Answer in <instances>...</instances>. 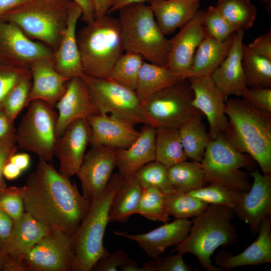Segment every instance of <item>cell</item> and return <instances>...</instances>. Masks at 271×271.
I'll return each mask as SVG.
<instances>
[{
  "label": "cell",
  "instance_id": "obj_11",
  "mask_svg": "<svg viewBox=\"0 0 271 271\" xmlns=\"http://www.w3.org/2000/svg\"><path fill=\"white\" fill-rule=\"evenodd\" d=\"M193 92L187 78L164 88L143 105L150 125L155 128H179L191 118L200 115L192 105Z\"/></svg>",
  "mask_w": 271,
  "mask_h": 271
},
{
  "label": "cell",
  "instance_id": "obj_24",
  "mask_svg": "<svg viewBox=\"0 0 271 271\" xmlns=\"http://www.w3.org/2000/svg\"><path fill=\"white\" fill-rule=\"evenodd\" d=\"M29 69L32 75L29 104L33 100H40L54 107L65 93L69 80L55 70L52 59L37 60Z\"/></svg>",
  "mask_w": 271,
  "mask_h": 271
},
{
  "label": "cell",
  "instance_id": "obj_28",
  "mask_svg": "<svg viewBox=\"0 0 271 271\" xmlns=\"http://www.w3.org/2000/svg\"><path fill=\"white\" fill-rule=\"evenodd\" d=\"M149 3L158 26L165 36L189 22L200 6L199 3L192 0H151Z\"/></svg>",
  "mask_w": 271,
  "mask_h": 271
},
{
  "label": "cell",
  "instance_id": "obj_60",
  "mask_svg": "<svg viewBox=\"0 0 271 271\" xmlns=\"http://www.w3.org/2000/svg\"><path fill=\"white\" fill-rule=\"evenodd\" d=\"M119 270L121 271H145L142 266L141 267H139L137 262L131 259L121 265L119 267Z\"/></svg>",
  "mask_w": 271,
  "mask_h": 271
},
{
  "label": "cell",
  "instance_id": "obj_17",
  "mask_svg": "<svg viewBox=\"0 0 271 271\" xmlns=\"http://www.w3.org/2000/svg\"><path fill=\"white\" fill-rule=\"evenodd\" d=\"M187 79L194 94L192 105L206 116L210 140L224 135L228 126V118L225 111L226 99L210 77L191 76Z\"/></svg>",
  "mask_w": 271,
  "mask_h": 271
},
{
  "label": "cell",
  "instance_id": "obj_27",
  "mask_svg": "<svg viewBox=\"0 0 271 271\" xmlns=\"http://www.w3.org/2000/svg\"><path fill=\"white\" fill-rule=\"evenodd\" d=\"M156 134L155 127L145 124L129 147L116 149V167L124 179L133 176L143 166L155 160Z\"/></svg>",
  "mask_w": 271,
  "mask_h": 271
},
{
  "label": "cell",
  "instance_id": "obj_26",
  "mask_svg": "<svg viewBox=\"0 0 271 271\" xmlns=\"http://www.w3.org/2000/svg\"><path fill=\"white\" fill-rule=\"evenodd\" d=\"M51 229L25 211L14 223L7 241L1 245L12 259L24 267L23 260L25 257Z\"/></svg>",
  "mask_w": 271,
  "mask_h": 271
},
{
  "label": "cell",
  "instance_id": "obj_51",
  "mask_svg": "<svg viewBox=\"0 0 271 271\" xmlns=\"http://www.w3.org/2000/svg\"><path fill=\"white\" fill-rule=\"evenodd\" d=\"M11 140H16L14 122L9 118L2 109L0 110V143Z\"/></svg>",
  "mask_w": 271,
  "mask_h": 271
},
{
  "label": "cell",
  "instance_id": "obj_5",
  "mask_svg": "<svg viewBox=\"0 0 271 271\" xmlns=\"http://www.w3.org/2000/svg\"><path fill=\"white\" fill-rule=\"evenodd\" d=\"M76 36L83 73L108 78L124 51L117 18L107 14L95 19L82 27Z\"/></svg>",
  "mask_w": 271,
  "mask_h": 271
},
{
  "label": "cell",
  "instance_id": "obj_44",
  "mask_svg": "<svg viewBox=\"0 0 271 271\" xmlns=\"http://www.w3.org/2000/svg\"><path fill=\"white\" fill-rule=\"evenodd\" d=\"M0 209L16 222L24 213V206L19 187H6L0 191Z\"/></svg>",
  "mask_w": 271,
  "mask_h": 271
},
{
  "label": "cell",
  "instance_id": "obj_54",
  "mask_svg": "<svg viewBox=\"0 0 271 271\" xmlns=\"http://www.w3.org/2000/svg\"><path fill=\"white\" fill-rule=\"evenodd\" d=\"M0 271H25L23 266L12 259L0 244Z\"/></svg>",
  "mask_w": 271,
  "mask_h": 271
},
{
  "label": "cell",
  "instance_id": "obj_15",
  "mask_svg": "<svg viewBox=\"0 0 271 271\" xmlns=\"http://www.w3.org/2000/svg\"><path fill=\"white\" fill-rule=\"evenodd\" d=\"M205 13L198 9L193 18L170 40L166 67L182 79L188 77L195 51L206 36L203 24Z\"/></svg>",
  "mask_w": 271,
  "mask_h": 271
},
{
  "label": "cell",
  "instance_id": "obj_40",
  "mask_svg": "<svg viewBox=\"0 0 271 271\" xmlns=\"http://www.w3.org/2000/svg\"><path fill=\"white\" fill-rule=\"evenodd\" d=\"M167 169L164 165L155 160L143 166L133 176L143 189L155 187L166 195L176 191L169 182Z\"/></svg>",
  "mask_w": 271,
  "mask_h": 271
},
{
  "label": "cell",
  "instance_id": "obj_7",
  "mask_svg": "<svg viewBox=\"0 0 271 271\" xmlns=\"http://www.w3.org/2000/svg\"><path fill=\"white\" fill-rule=\"evenodd\" d=\"M118 11L124 51L166 67L170 41L161 31L150 6L145 3L133 4Z\"/></svg>",
  "mask_w": 271,
  "mask_h": 271
},
{
  "label": "cell",
  "instance_id": "obj_32",
  "mask_svg": "<svg viewBox=\"0 0 271 271\" xmlns=\"http://www.w3.org/2000/svg\"><path fill=\"white\" fill-rule=\"evenodd\" d=\"M179 133L187 159L201 162L211 141L200 115L195 116L181 125Z\"/></svg>",
  "mask_w": 271,
  "mask_h": 271
},
{
  "label": "cell",
  "instance_id": "obj_3",
  "mask_svg": "<svg viewBox=\"0 0 271 271\" xmlns=\"http://www.w3.org/2000/svg\"><path fill=\"white\" fill-rule=\"evenodd\" d=\"M234 214L233 208L209 204L194 217L188 235L172 252L194 255L208 271L223 270L212 264L210 257L218 247L227 246L236 241L237 233L231 223Z\"/></svg>",
  "mask_w": 271,
  "mask_h": 271
},
{
  "label": "cell",
  "instance_id": "obj_59",
  "mask_svg": "<svg viewBox=\"0 0 271 271\" xmlns=\"http://www.w3.org/2000/svg\"><path fill=\"white\" fill-rule=\"evenodd\" d=\"M151 0H113V4L108 12L107 14L118 11L123 7L138 3H145Z\"/></svg>",
  "mask_w": 271,
  "mask_h": 271
},
{
  "label": "cell",
  "instance_id": "obj_12",
  "mask_svg": "<svg viewBox=\"0 0 271 271\" xmlns=\"http://www.w3.org/2000/svg\"><path fill=\"white\" fill-rule=\"evenodd\" d=\"M74 259L72 236L51 228L23 260L26 271H72Z\"/></svg>",
  "mask_w": 271,
  "mask_h": 271
},
{
  "label": "cell",
  "instance_id": "obj_6",
  "mask_svg": "<svg viewBox=\"0 0 271 271\" xmlns=\"http://www.w3.org/2000/svg\"><path fill=\"white\" fill-rule=\"evenodd\" d=\"M74 4L71 0H30L1 20L14 23L29 38L44 44L54 52L66 31Z\"/></svg>",
  "mask_w": 271,
  "mask_h": 271
},
{
  "label": "cell",
  "instance_id": "obj_41",
  "mask_svg": "<svg viewBox=\"0 0 271 271\" xmlns=\"http://www.w3.org/2000/svg\"><path fill=\"white\" fill-rule=\"evenodd\" d=\"M186 193L208 204L222 205L233 209L243 193L213 183Z\"/></svg>",
  "mask_w": 271,
  "mask_h": 271
},
{
  "label": "cell",
  "instance_id": "obj_30",
  "mask_svg": "<svg viewBox=\"0 0 271 271\" xmlns=\"http://www.w3.org/2000/svg\"><path fill=\"white\" fill-rule=\"evenodd\" d=\"M181 80L166 67L145 62L139 73L135 91L143 105L157 92Z\"/></svg>",
  "mask_w": 271,
  "mask_h": 271
},
{
  "label": "cell",
  "instance_id": "obj_19",
  "mask_svg": "<svg viewBox=\"0 0 271 271\" xmlns=\"http://www.w3.org/2000/svg\"><path fill=\"white\" fill-rule=\"evenodd\" d=\"M191 225L192 221L188 219H176L145 233L131 234L119 231L113 233L135 241L149 257L154 259L168 247L182 242L188 235Z\"/></svg>",
  "mask_w": 271,
  "mask_h": 271
},
{
  "label": "cell",
  "instance_id": "obj_31",
  "mask_svg": "<svg viewBox=\"0 0 271 271\" xmlns=\"http://www.w3.org/2000/svg\"><path fill=\"white\" fill-rule=\"evenodd\" d=\"M143 188L134 176L124 180L112 199L109 212V222L124 223L136 213Z\"/></svg>",
  "mask_w": 271,
  "mask_h": 271
},
{
  "label": "cell",
  "instance_id": "obj_33",
  "mask_svg": "<svg viewBox=\"0 0 271 271\" xmlns=\"http://www.w3.org/2000/svg\"><path fill=\"white\" fill-rule=\"evenodd\" d=\"M155 138V161L168 168L187 160L178 128L158 127Z\"/></svg>",
  "mask_w": 271,
  "mask_h": 271
},
{
  "label": "cell",
  "instance_id": "obj_56",
  "mask_svg": "<svg viewBox=\"0 0 271 271\" xmlns=\"http://www.w3.org/2000/svg\"><path fill=\"white\" fill-rule=\"evenodd\" d=\"M95 8V18L99 19L108 14L113 0H92Z\"/></svg>",
  "mask_w": 271,
  "mask_h": 271
},
{
  "label": "cell",
  "instance_id": "obj_1",
  "mask_svg": "<svg viewBox=\"0 0 271 271\" xmlns=\"http://www.w3.org/2000/svg\"><path fill=\"white\" fill-rule=\"evenodd\" d=\"M40 159L35 170L19 187L25 211L45 226L73 235L86 216L90 202L75 182Z\"/></svg>",
  "mask_w": 271,
  "mask_h": 271
},
{
  "label": "cell",
  "instance_id": "obj_58",
  "mask_svg": "<svg viewBox=\"0 0 271 271\" xmlns=\"http://www.w3.org/2000/svg\"><path fill=\"white\" fill-rule=\"evenodd\" d=\"M23 171L16 165L9 161L3 169V176L8 180H13L18 178Z\"/></svg>",
  "mask_w": 271,
  "mask_h": 271
},
{
  "label": "cell",
  "instance_id": "obj_25",
  "mask_svg": "<svg viewBox=\"0 0 271 271\" xmlns=\"http://www.w3.org/2000/svg\"><path fill=\"white\" fill-rule=\"evenodd\" d=\"M270 216L261 223L257 238L241 253L233 255L222 251L215 256V262L223 270L238 266L258 265L271 262Z\"/></svg>",
  "mask_w": 271,
  "mask_h": 271
},
{
  "label": "cell",
  "instance_id": "obj_47",
  "mask_svg": "<svg viewBox=\"0 0 271 271\" xmlns=\"http://www.w3.org/2000/svg\"><path fill=\"white\" fill-rule=\"evenodd\" d=\"M29 70L0 64V110L8 93Z\"/></svg>",
  "mask_w": 271,
  "mask_h": 271
},
{
  "label": "cell",
  "instance_id": "obj_21",
  "mask_svg": "<svg viewBox=\"0 0 271 271\" xmlns=\"http://www.w3.org/2000/svg\"><path fill=\"white\" fill-rule=\"evenodd\" d=\"M87 120L90 127L91 147L127 148L140 133L134 125L109 115L97 114L89 116Z\"/></svg>",
  "mask_w": 271,
  "mask_h": 271
},
{
  "label": "cell",
  "instance_id": "obj_35",
  "mask_svg": "<svg viewBox=\"0 0 271 271\" xmlns=\"http://www.w3.org/2000/svg\"><path fill=\"white\" fill-rule=\"evenodd\" d=\"M215 7L237 31L244 32L253 25L257 10L251 0H217Z\"/></svg>",
  "mask_w": 271,
  "mask_h": 271
},
{
  "label": "cell",
  "instance_id": "obj_16",
  "mask_svg": "<svg viewBox=\"0 0 271 271\" xmlns=\"http://www.w3.org/2000/svg\"><path fill=\"white\" fill-rule=\"evenodd\" d=\"M253 183L243 193L233 208L240 220L246 223L253 234L258 233L261 222L271 214V175L257 169L250 173Z\"/></svg>",
  "mask_w": 271,
  "mask_h": 271
},
{
  "label": "cell",
  "instance_id": "obj_62",
  "mask_svg": "<svg viewBox=\"0 0 271 271\" xmlns=\"http://www.w3.org/2000/svg\"><path fill=\"white\" fill-rule=\"evenodd\" d=\"M192 1H193L194 2H197V3H199L200 0H192Z\"/></svg>",
  "mask_w": 271,
  "mask_h": 271
},
{
  "label": "cell",
  "instance_id": "obj_10",
  "mask_svg": "<svg viewBox=\"0 0 271 271\" xmlns=\"http://www.w3.org/2000/svg\"><path fill=\"white\" fill-rule=\"evenodd\" d=\"M57 117L53 106L40 100L31 101L16 131L18 147L36 154L40 159L52 161Z\"/></svg>",
  "mask_w": 271,
  "mask_h": 271
},
{
  "label": "cell",
  "instance_id": "obj_53",
  "mask_svg": "<svg viewBox=\"0 0 271 271\" xmlns=\"http://www.w3.org/2000/svg\"><path fill=\"white\" fill-rule=\"evenodd\" d=\"M76 3L82 11L81 19L86 24L93 21L95 18V8L92 0H71Z\"/></svg>",
  "mask_w": 271,
  "mask_h": 271
},
{
  "label": "cell",
  "instance_id": "obj_20",
  "mask_svg": "<svg viewBox=\"0 0 271 271\" xmlns=\"http://www.w3.org/2000/svg\"><path fill=\"white\" fill-rule=\"evenodd\" d=\"M58 109L57 138L72 122L98 114L93 104L87 85L81 77L68 80L65 93L56 104Z\"/></svg>",
  "mask_w": 271,
  "mask_h": 271
},
{
  "label": "cell",
  "instance_id": "obj_36",
  "mask_svg": "<svg viewBox=\"0 0 271 271\" xmlns=\"http://www.w3.org/2000/svg\"><path fill=\"white\" fill-rule=\"evenodd\" d=\"M242 65L247 87H271V60L243 44Z\"/></svg>",
  "mask_w": 271,
  "mask_h": 271
},
{
  "label": "cell",
  "instance_id": "obj_23",
  "mask_svg": "<svg viewBox=\"0 0 271 271\" xmlns=\"http://www.w3.org/2000/svg\"><path fill=\"white\" fill-rule=\"evenodd\" d=\"M81 15L80 8L75 3L71 11L64 34L53 54V63L55 70L68 80L81 77L84 74L76 36L77 24Z\"/></svg>",
  "mask_w": 271,
  "mask_h": 271
},
{
  "label": "cell",
  "instance_id": "obj_9",
  "mask_svg": "<svg viewBox=\"0 0 271 271\" xmlns=\"http://www.w3.org/2000/svg\"><path fill=\"white\" fill-rule=\"evenodd\" d=\"M81 77L98 114L125 120L133 125H150L135 90L108 78H96L84 74Z\"/></svg>",
  "mask_w": 271,
  "mask_h": 271
},
{
  "label": "cell",
  "instance_id": "obj_34",
  "mask_svg": "<svg viewBox=\"0 0 271 271\" xmlns=\"http://www.w3.org/2000/svg\"><path fill=\"white\" fill-rule=\"evenodd\" d=\"M169 182L177 191L188 192L207 183L200 162L185 161L167 169Z\"/></svg>",
  "mask_w": 271,
  "mask_h": 271
},
{
  "label": "cell",
  "instance_id": "obj_48",
  "mask_svg": "<svg viewBox=\"0 0 271 271\" xmlns=\"http://www.w3.org/2000/svg\"><path fill=\"white\" fill-rule=\"evenodd\" d=\"M129 259L126 252L123 250L119 249L112 253L109 252L107 255L100 258L92 270L117 271L121 265Z\"/></svg>",
  "mask_w": 271,
  "mask_h": 271
},
{
  "label": "cell",
  "instance_id": "obj_29",
  "mask_svg": "<svg viewBox=\"0 0 271 271\" xmlns=\"http://www.w3.org/2000/svg\"><path fill=\"white\" fill-rule=\"evenodd\" d=\"M234 34L223 41L206 34L195 51L188 77H210L227 56Z\"/></svg>",
  "mask_w": 271,
  "mask_h": 271
},
{
  "label": "cell",
  "instance_id": "obj_37",
  "mask_svg": "<svg viewBox=\"0 0 271 271\" xmlns=\"http://www.w3.org/2000/svg\"><path fill=\"white\" fill-rule=\"evenodd\" d=\"M165 206L169 216L188 219L202 213L208 204L186 192L175 191L165 195Z\"/></svg>",
  "mask_w": 271,
  "mask_h": 271
},
{
  "label": "cell",
  "instance_id": "obj_4",
  "mask_svg": "<svg viewBox=\"0 0 271 271\" xmlns=\"http://www.w3.org/2000/svg\"><path fill=\"white\" fill-rule=\"evenodd\" d=\"M124 180L112 174L103 192L90 203L89 209L72 235L74 259L72 271H91L96 262L109 252L103 245L109 212L115 193Z\"/></svg>",
  "mask_w": 271,
  "mask_h": 271
},
{
  "label": "cell",
  "instance_id": "obj_13",
  "mask_svg": "<svg viewBox=\"0 0 271 271\" xmlns=\"http://www.w3.org/2000/svg\"><path fill=\"white\" fill-rule=\"evenodd\" d=\"M53 51L31 39L15 24L0 20V64L29 69L35 61L52 59Z\"/></svg>",
  "mask_w": 271,
  "mask_h": 271
},
{
  "label": "cell",
  "instance_id": "obj_57",
  "mask_svg": "<svg viewBox=\"0 0 271 271\" xmlns=\"http://www.w3.org/2000/svg\"><path fill=\"white\" fill-rule=\"evenodd\" d=\"M30 0H0V20L7 13L21 6Z\"/></svg>",
  "mask_w": 271,
  "mask_h": 271
},
{
  "label": "cell",
  "instance_id": "obj_55",
  "mask_svg": "<svg viewBox=\"0 0 271 271\" xmlns=\"http://www.w3.org/2000/svg\"><path fill=\"white\" fill-rule=\"evenodd\" d=\"M9 161L16 165L24 172L27 170L30 165L31 157L27 153H15L12 156Z\"/></svg>",
  "mask_w": 271,
  "mask_h": 271
},
{
  "label": "cell",
  "instance_id": "obj_14",
  "mask_svg": "<svg viewBox=\"0 0 271 271\" xmlns=\"http://www.w3.org/2000/svg\"><path fill=\"white\" fill-rule=\"evenodd\" d=\"M116 167V149L91 147L85 153L76 175L81 185L82 195L90 203L105 190Z\"/></svg>",
  "mask_w": 271,
  "mask_h": 271
},
{
  "label": "cell",
  "instance_id": "obj_38",
  "mask_svg": "<svg viewBox=\"0 0 271 271\" xmlns=\"http://www.w3.org/2000/svg\"><path fill=\"white\" fill-rule=\"evenodd\" d=\"M140 55L126 52L114 65L108 79L135 90L139 73L145 62Z\"/></svg>",
  "mask_w": 271,
  "mask_h": 271
},
{
  "label": "cell",
  "instance_id": "obj_61",
  "mask_svg": "<svg viewBox=\"0 0 271 271\" xmlns=\"http://www.w3.org/2000/svg\"><path fill=\"white\" fill-rule=\"evenodd\" d=\"M261 2L266 4L267 5V9L268 11H270L271 8V0H261Z\"/></svg>",
  "mask_w": 271,
  "mask_h": 271
},
{
  "label": "cell",
  "instance_id": "obj_46",
  "mask_svg": "<svg viewBox=\"0 0 271 271\" xmlns=\"http://www.w3.org/2000/svg\"><path fill=\"white\" fill-rule=\"evenodd\" d=\"M240 96L254 108L271 114V87H247Z\"/></svg>",
  "mask_w": 271,
  "mask_h": 271
},
{
  "label": "cell",
  "instance_id": "obj_22",
  "mask_svg": "<svg viewBox=\"0 0 271 271\" xmlns=\"http://www.w3.org/2000/svg\"><path fill=\"white\" fill-rule=\"evenodd\" d=\"M244 32L239 30L234 33L227 56L210 76L226 99L231 95L240 96L247 87L242 65Z\"/></svg>",
  "mask_w": 271,
  "mask_h": 271
},
{
  "label": "cell",
  "instance_id": "obj_18",
  "mask_svg": "<svg viewBox=\"0 0 271 271\" xmlns=\"http://www.w3.org/2000/svg\"><path fill=\"white\" fill-rule=\"evenodd\" d=\"M90 138V127L87 118L73 121L57 138L54 156L59 161L60 174L68 178L76 175Z\"/></svg>",
  "mask_w": 271,
  "mask_h": 271
},
{
  "label": "cell",
  "instance_id": "obj_52",
  "mask_svg": "<svg viewBox=\"0 0 271 271\" xmlns=\"http://www.w3.org/2000/svg\"><path fill=\"white\" fill-rule=\"evenodd\" d=\"M14 226L12 218L0 209V244H4L9 238Z\"/></svg>",
  "mask_w": 271,
  "mask_h": 271
},
{
  "label": "cell",
  "instance_id": "obj_49",
  "mask_svg": "<svg viewBox=\"0 0 271 271\" xmlns=\"http://www.w3.org/2000/svg\"><path fill=\"white\" fill-rule=\"evenodd\" d=\"M16 140H9L0 143V191L7 187L3 176L4 166L17 150Z\"/></svg>",
  "mask_w": 271,
  "mask_h": 271
},
{
  "label": "cell",
  "instance_id": "obj_50",
  "mask_svg": "<svg viewBox=\"0 0 271 271\" xmlns=\"http://www.w3.org/2000/svg\"><path fill=\"white\" fill-rule=\"evenodd\" d=\"M255 53L271 60V31L260 35L247 45Z\"/></svg>",
  "mask_w": 271,
  "mask_h": 271
},
{
  "label": "cell",
  "instance_id": "obj_42",
  "mask_svg": "<svg viewBox=\"0 0 271 271\" xmlns=\"http://www.w3.org/2000/svg\"><path fill=\"white\" fill-rule=\"evenodd\" d=\"M32 85V75L29 70L13 87L3 103V110L13 122L21 111L29 104V95Z\"/></svg>",
  "mask_w": 271,
  "mask_h": 271
},
{
  "label": "cell",
  "instance_id": "obj_8",
  "mask_svg": "<svg viewBox=\"0 0 271 271\" xmlns=\"http://www.w3.org/2000/svg\"><path fill=\"white\" fill-rule=\"evenodd\" d=\"M250 158L237 150L221 135L210 141L200 163L207 183L244 193L249 190L251 184L240 169L251 166Z\"/></svg>",
  "mask_w": 271,
  "mask_h": 271
},
{
  "label": "cell",
  "instance_id": "obj_45",
  "mask_svg": "<svg viewBox=\"0 0 271 271\" xmlns=\"http://www.w3.org/2000/svg\"><path fill=\"white\" fill-rule=\"evenodd\" d=\"M184 254L177 252L166 256L158 257L154 260L147 261L142 267L145 271H191L190 266L184 261Z\"/></svg>",
  "mask_w": 271,
  "mask_h": 271
},
{
  "label": "cell",
  "instance_id": "obj_43",
  "mask_svg": "<svg viewBox=\"0 0 271 271\" xmlns=\"http://www.w3.org/2000/svg\"><path fill=\"white\" fill-rule=\"evenodd\" d=\"M203 24L206 34L220 41L225 40L237 31L214 6H210L205 11Z\"/></svg>",
  "mask_w": 271,
  "mask_h": 271
},
{
  "label": "cell",
  "instance_id": "obj_39",
  "mask_svg": "<svg viewBox=\"0 0 271 271\" xmlns=\"http://www.w3.org/2000/svg\"><path fill=\"white\" fill-rule=\"evenodd\" d=\"M165 194L155 187L143 189L136 214L152 221L167 223L169 221L165 201Z\"/></svg>",
  "mask_w": 271,
  "mask_h": 271
},
{
  "label": "cell",
  "instance_id": "obj_2",
  "mask_svg": "<svg viewBox=\"0 0 271 271\" xmlns=\"http://www.w3.org/2000/svg\"><path fill=\"white\" fill-rule=\"evenodd\" d=\"M225 111L226 140L253 159L263 174H271V114L254 108L242 99L226 100Z\"/></svg>",
  "mask_w": 271,
  "mask_h": 271
}]
</instances>
